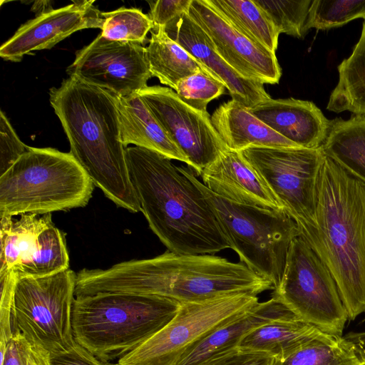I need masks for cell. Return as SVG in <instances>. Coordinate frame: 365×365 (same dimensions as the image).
<instances>
[{
	"instance_id": "obj_34",
	"label": "cell",
	"mask_w": 365,
	"mask_h": 365,
	"mask_svg": "<svg viewBox=\"0 0 365 365\" xmlns=\"http://www.w3.org/2000/svg\"><path fill=\"white\" fill-rule=\"evenodd\" d=\"M17 277L10 271L0 272V341L7 343L13 332V300Z\"/></svg>"
},
{
	"instance_id": "obj_1",
	"label": "cell",
	"mask_w": 365,
	"mask_h": 365,
	"mask_svg": "<svg viewBox=\"0 0 365 365\" xmlns=\"http://www.w3.org/2000/svg\"><path fill=\"white\" fill-rule=\"evenodd\" d=\"M269 289H274L272 283L241 262L167 250L153 258L125 261L108 269L80 270L75 297L123 292L187 302L232 293L258 295Z\"/></svg>"
},
{
	"instance_id": "obj_11",
	"label": "cell",
	"mask_w": 365,
	"mask_h": 365,
	"mask_svg": "<svg viewBox=\"0 0 365 365\" xmlns=\"http://www.w3.org/2000/svg\"><path fill=\"white\" fill-rule=\"evenodd\" d=\"M299 231L314 222L324 155L320 148H250L240 151Z\"/></svg>"
},
{
	"instance_id": "obj_22",
	"label": "cell",
	"mask_w": 365,
	"mask_h": 365,
	"mask_svg": "<svg viewBox=\"0 0 365 365\" xmlns=\"http://www.w3.org/2000/svg\"><path fill=\"white\" fill-rule=\"evenodd\" d=\"M118 110L125 148L133 144L190 166L187 156L171 140L138 93L118 96Z\"/></svg>"
},
{
	"instance_id": "obj_32",
	"label": "cell",
	"mask_w": 365,
	"mask_h": 365,
	"mask_svg": "<svg viewBox=\"0 0 365 365\" xmlns=\"http://www.w3.org/2000/svg\"><path fill=\"white\" fill-rule=\"evenodd\" d=\"M225 88L224 83L212 74L200 71L180 80L175 91L187 106L207 112L208 103L223 94Z\"/></svg>"
},
{
	"instance_id": "obj_23",
	"label": "cell",
	"mask_w": 365,
	"mask_h": 365,
	"mask_svg": "<svg viewBox=\"0 0 365 365\" xmlns=\"http://www.w3.org/2000/svg\"><path fill=\"white\" fill-rule=\"evenodd\" d=\"M328 334L298 317L282 318L255 329L242 339L238 347L282 359L306 344Z\"/></svg>"
},
{
	"instance_id": "obj_37",
	"label": "cell",
	"mask_w": 365,
	"mask_h": 365,
	"mask_svg": "<svg viewBox=\"0 0 365 365\" xmlns=\"http://www.w3.org/2000/svg\"><path fill=\"white\" fill-rule=\"evenodd\" d=\"M51 365H111L76 342L69 349L50 354Z\"/></svg>"
},
{
	"instance_id": "obj_15",
	"label": "cell",
	"mask_w": 365,
	"mask_h": 365,
	"mask_svg": "<svg viewBox=\"0 0 365 365\" xmlns=\"http://www.w3.org/2000/svg\"><path fill=\"white\" fill-rule=\"evenodd\" d=\"M187 14L206 33L219 55L239 74L263 84L279 83L282 70L276 53L237 31L205 0H192Z\"/></svg>"
},
{
	"instance_id": "obj_17",
	"label": "cell",
	"mask_w": 365,
	"mask_h": 365,
	"mask_svg": "<svg viewBox=\"0 0 365 365\" xmlns=\"http://www.w3.org/2000/svg\"><path fill=\"white\" fill-rule=\"evenodd\" d=\"M164 29L173 40L224 83L232 100L251 108L271 98L262 83L243 77L219 55L210 38L187 13L175 18Z\"/></svg>"
},
{
	"instance_id": "obj_8",
	"label": "cell",
	"mask_w": 365,
	"mask_h": 365,
	"mask_svg": "<svg viewBox=\"0 0 365 365\" xmlns=\"http://www.w3.org/2000/svg\"><path fill=\"white\" fill-rule=\"evenodd\" d=\"M76 273L68 269L40 277L17 278L13 300V332L50 354L71 348V314Z\"/></svg>"
},
{
	"instance_id": "obj_33",
	"label": "cell",
	"mask_w": 365,
	"mask_h": 365,
	"mask_svg": "<svg viewBox=\"0 0 365 365\" xmlns=\"http://www.w3.org/2000/svg\"><path fill=\"white\" fill-rule=\"evenodd\" d=\"M26 145L19 138L5 113L0 112V175L27 151Z\"/></svg>"
},
{
	"instance_id": "obj_39",
	"label": "cell",
	"mask_w": 365,
	"mask_h": 365,
	"mask_svg": "<svg viewBox=\"0 0 365 365\" xmlns=\"http://www.w3.org/2000/svg\"><path fill=\"white\" fill-rule=\"evenodd\" d=\"M28 365H51L49 351L30 344Z\"/></svg>"
},
{
	"instance_id": "obj_29",
	"label": "cell",
	"mask_w": 365,
	"mask_h": 365,
	"mask_svg": "<svg viewBox=\"0 0 365 365\" xmlns=\"http://www.w3.org/2000/svg\"><path fill=\"white\" fill-rule=\"evenodd\" d=\"M101 14L104 22L100 34L112 41L143 45L148 33L154 27L149 16L136 8L123 6L114 11L102 12Z\"/></svg>"
},
{
	"instance_id": "obj_19",
	"label": "cell",
	"mask_w": 365,
	"mask_h": 365,
	"mask_svg": "<svg viewBox=\"0 0 365 365\" xmlns=\"http://www.w3.org/2000/svg\"><path fill=\"white\" fill-rule=\"evenodd\" d=\"M248 109L273 130L302 148H320L328 134L330 120L312 101L269 98Z\"/></svg>"
},
{
	"instance_id": "obj_27",
	"label": "cell",
	"mask_w": 365,
	"mask_h": 365,
	"mask_svg": "<svg viewBox=\"0 0 365 365\" xmlns=\"http://www.w3.org/2000/svg\"><path fill=\"white\" fill-rule=\"evenodd\" d=\"M205 1L246 37L276 53L279 33L254 1Z\"/></svg>"
},
{
	"instance_id": "obj_31",
	"label": "cell",
	"mask_w": 365,
	"mask_h": 365,
	"mask_svg": "<svg viewBox=\"0 0 365 365\" xmlns=\"http://www.w3.org/2000/svg\"><path fill=\"white\" fill-rule=\"evenodd\" d=\"M278 32L302 38L312 0H253Z\"/></svg>"
},
{
	"instance_id": "obj_3",
	"label": "cell",
	"mask_w": 365,
	"mask_h": 365,
	"mask_svg": "<svg viewBox=\"0 0 365 365\" xmlns=\"http://www.w3.org/2000/svg\"><path fill=\"white\" fill-rule=\"evenodd\" d=\"M49 96L71 154L94 185L118 207L140 212L120 137L118 96L73 76L51 88Z\"/></svg>"
},
{
	"instance_id": "obj_35",
	"label": "cell",
	"mask_w": 365,
	"mask_h": 365,
	"mask_svg": "<svg viewBox=\"0 0 365 365\" xmlns=\"http://www.w3.org/2000/svg\"><path fill=\"white\" fill-rule=\"evenodd\" d=\"M275 357L257 351L236 347L220 353L199 365H274Z\"/></svg>"
},
{
	"instance_id": "obj_25",
	"label": "cell",
	"mask_w": 365,
	"mask_h": 365,
	"mask_svg": "<svg viewBox=\"0 0 365 365\" xmlns=\"http://www.w3.org/2000/svg\"><path fill=\"white\" fill-rule=\"evenodd\" d=\"M145 54L153 77L158 78L162 84L174 91L182 78L200 71L210 73L186 49L173 40L164 28L152 29Z\"/></svg>"
},
{
	"instance_id": "obj_2",
	"label": "cell",
	"mask_w": 365,
	"mask_h": 365,
	"mask_svg": "<svg viewBox=\"0 0 365 365\" xmlns=\"http://www.w3.org/2000/svg\"><path fill=\"white\" fill-rule=\"evenodd\" d=\"M125 155L140 211L168 250L210 255L230 248L205 197L170 159L137 146Z\"/></svg>"
},
{
	"instance_id": "obj_24",
	"label": "cell",
	"mask_w": 365,
	"mask_h": 365,
	"mask_svg": "<svg viewBox=\"0 0 365 365\" xmlns=\"http://www.w3.org/2000/svg\"><path fill=\"white\" fill-rule=\"evenodd\" d=\"M351 175L365 185V115L330 120L327 136L320 147Z\"/></svg>"
},
{
	"instance_id": "obj_36",
	"label": "cell",
	"mask_w": 365,
	"mask_h": 365,
	"mask_svg": "<svg viewBox=\"0 0 365 365\" xmlns=\"http://www.w3.org/2000/svg\"><path fill=\"white\" fill-rule=\"evenodd\" d=\"M192 0L148 1L149 17L154 28H165L170 21L182 14L187 13Z\"/></svg>"
},
{
	"instance_id": "obj_38",
	"label": "cell",
	"mask_w": 365,
	"mask_h": 365,
	"mask_svg": "<svg viewBox=\"0 0 365 365\" xmlns=\"http://www.w3.org/2000/svg\"><path fill=\"white\" fill-rule=\"evenodd\" d=\"M4 359L0 365H28L30 344L19 332L7 341Z\"/></svg>"
},
{
	"instance_id": "obj_6",
	"label": "cell",
	"mask_w": 365,
	"mask_h": 365,
	"mask_svg": "<svg viewBox=\"0 0 365 365\" xmlns=\"http://www.w3.org/2000/svg\"><path fill=\"white\" fill-rule=\"evenodd\" d=\"M93 188L70 152L29 147L0 175V217L83 207Z\"/></svg>"
},
{
	"instance_id": "obj_10",
	"label": "cell",
	"mask_w": 365,
	"mask_h": 365,
	"mask_svg": "<svg viewBox=\"0 0 365 365\" xmlns=\"http://www.w3.org/2000/svg\"><path fill=\"white\" fill-rule=\"evenodd\" d=\"M258 302L245 292L181 302L169 323L111 365H177L200 340Z\"/></svg>"
},
{
	"instance_id": "obj_14",
	"label": "cell",
	"mask_w": 365,
	"mask_h": 365,
	"mask_svg": "<svg viewBox=\"0 0 365 365\" xmlns=\"http://www.w3.org/2000/svg\"><path fill=\"white\" fill-rule=\"evenodd\" d=\"M67 73L117 96L138 93L153 77L143 44L112 41L101 34L76 51Z\"/></svg>"
},
{
	"instance_id": "obj_5",
	"label": "cell",
	"mask_w": 365,
	"mask_h": 365,
	"mask_svg": "<svg viewBox=\"0 0 365 365\" xmlns=\"http://www.w3.org/2000/svg\"><path fill=\"white\" fill-rule=\"evenodd\" d=\"M180 304L165 297L123 292L75 297L73 337L105 362L119 359L169 323Z\"/></svg>"
},
{
	"instance_id": "obj_12",
	"label": "cell",
	"mask_w": 365,
	"mask_h": 365,
	"mask_svg": "<svg viewBox=\"0 0 365 365\" xmlns=\"http://www.w3.org/2000/svg\"><path fill=\"white\" fill-rule=\"evenodd\" d=\"M19 216L0 217V272H12L17 278L40 277L69 269L65 235L51 213Z\"/></svg>"
},
{
	"instance_id": "obj_21",
	"label": "cell",
	"mask_w": 365,
	"mask_h": 365,
	"mask_svg": "<svg viewBox=\"0 0 365 365\" xmlns=\"http://www.w3.org/2000/svg\"><path fill=\"white\" fill-rule=\"evenodd\" d=\"M212 125L228 149L242 151L250 148H297L253 115L243 105L230 100L211 115Z\"/></svg>"
},
{
	"instance_id": "obj_30",
	"label": "cell",
	"mask_w": 365,
	"mask_h": 365,
	"mask_svg": "<svg viewBox=\"0 0 365 365\" xmlns=\"http://www.w3.org/2000/svg\"><path fill=\"white\" fill-rule=\"evenodd\" d=\"M359 18L365 19V0H313L304 29L327 30Z\"/></svg>"
},
{
	"instance_id": "obj_4",
	"label": "cell",
	"mask_w": 365,
	"mask_h": 365,
	"mask_svg": "<svg viewBox=\"0 0 365 365\" xmlns=\"http://www.w3.org/2000/svg\"><path fill=\"white\" fill-rule=\"evenodd\" d=\"M299 236L333 276L349 319L365 313V185L325 155L314 222Z\"/></svg>"
},
{
	"instance_id": "obj_40",
	"label": "cell",
	"mask_w": 365,
	"mask_h": 365,
	"mask_svg": "<svg viewBox=\"0 0 365 365\" xmlns=\"http://www.w3.org/2000/svg\"><path fill=\"white\" fill-rule=\"evenodd\" d=\"M344 337L353 344L360 356L365 361V331H351L344 335Z\"/></svg>"
},
{
	"instance_id": "obj_9",
	"label": "cell",
	"mask_w": 365,
	"mask_h": 365,
	"mask_svg": "<svg viewBox=\"0 0 365 365\" xmlns=\"http://www.w3.org/2000/svg\"><path fill=\"white\" fill-rule=\"evenodd\" d=\"M272 297L323 332L342 336L348 314L331 272L300 236L289 247L284 273Z\"/></svg>"
},
{
	"instance_id": "obj_7",
	"label": "cell",
	"mask_w": 365,
	"mask_h": 365,
	"mask_svg": "<svg viewBox=\"0 0 365 365\" xmlns=\"http://www.w3.org/2000/svg\"><path fill=\"white\" fill-rule=\"evenodd\" d=\"M200 188L210 205L230 248L240 262L277 287L292 241L299 236L296 222L284 210L236 203L210 191L191 168L179 167Z\"/></svg>"
},
{
	"instance_id": "obj_16",
	"label": "cell",
	"mask_w": 365,
	"mask_h": 365,
	"mask_svg": "<svg viewBox=\"0 0 365 365\" xmlns=\"http://www.w3.org/2000/svg\"><path fill=\"white\" fill-rule=\"evenodd\" d=\"M94 2L74 1L26 21L1 45L0 56L5 61L19 62L31 51L51 48L76 31L101 29L104 19Z\"/></svg>"
},
{
	"instance_id": "obj_18",
	"label": "cell",
	"mask_w": 365,
	"mask_h": 365,
	"mask_svg": "<svg viewBox=\"0 0 365 365\" xmlns=\"http://www.w3.org/2000/svg\"><path fill=\"white\" fill-rule=\"evenodd\" d=\"M202 183L230 201L283 210L264 180L240 151L227 148L200 175Z\"/></svg>"
},
{
	"instance_id": "obj_20",
	"label": "cell",
	"mask_w": 365,
	"mask_h": 365,
	"mask_svg": "<svg viewBox=\"0 0 365 365\" xmlns=\"http://www.w3.org/2000/svg\"><path fill=\"white\" fill-rule=\"evenodd\" d=\"M290 317H297L274 297L258 302L200 340L177 365H199L220 353L238 347L242 339L255 329Z\"/></svg>"
},
{
	"instance_id": "obj_28",
	"label": "cell",
	"mask_w": 365,
	"mask_h": 365,
	"mask_svg": "<svg viewBox=\"0 0 365 365\" xmlns=\"http://www.w3.org/2000/svg\"><path fill=\"white\" fill-rule=\"evenodd\" d=\"M274 365H365L353 344L331 334L313 340Z\"/></svg>"
},
{
	"instance_id": "obj_26",
	"label": "cell",
	"mask_w": 365,
	"mask_h": 365,
	"mask_svg": "<svg viewBox=\"0 0 365 365\" xmlns=\"http://www.w3.org/2000/svg\"><path fill=\"white\" fill-rule=\"evenodd\" d=\"M337 70L338 83L329 96L327 109L337 113L349 111L365 115V19L358 42Z\"/></svg>"
},
{
	"instance_id": "obj_13",
	"label": "cell",
	"mask_w": 365,
	"mask_h": 365,
	"mask_svg": "<svg viewBox=\"0 0 365 365\" xmlns=\"http://www.w3.org/2000/svg\"><path fill=\"white\" fill-rule=\"evenodd\" d=\"M138 93L198 175L227 148L208 112L187 106L172 88L148 86Z\"/></svg>"
},
{
	"instance_id": "obj_41",
	"label": "cell",
	"mask_w": 365,
	"mask_h": 365,
	"mask_svg": "<svg viewBox=\"0 0 365 365\" xmlns=\"http://www.w3.org/2000/svg\"><path fill=\"white\" fill-rule=\"evenodd\" d=\"M53 1H36L34 2L31 10L36 14V16L42 15L52 11Z\"/></svg>"
}]
</instances>
